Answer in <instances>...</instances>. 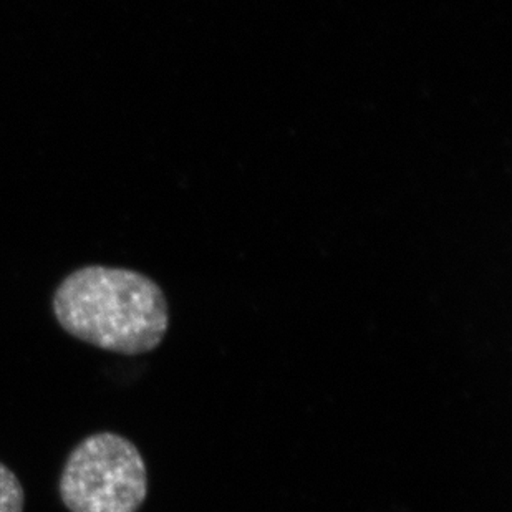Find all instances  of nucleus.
<instances>
[{
  "instance_id": "f257e3e1",
  "label": "nucleus",
  "mask_w": 512,
  "mask_h": 512,
  "mask_svg": "<svg viewBox=\"0 0 512 512\" xmlns=\"http://www.w3.org/2000/svg\"><path fill=\"white\" fill-rule=\"evenodd\" d=\"M52 307L67 334L120 355L155 350L170 329V307L160 285L123 267L72 272L55 290Z\"/></svg>"
},
{
  "instance_id": "f03ea898",
  "label": "nucleus",
  "mask_w": 512,
  "mask_h": 512,
  "mask_svg": "<svg viewBox=\"0 0 512 512\" xmlns=\"http://www.w3.org/2000/svg\"><path fill=\"white\" fill-rule=\"evenodd\" d=\"M148 496V469L135 443L95 433L68 455L60 498L70 512H138Z\"/></svg>"
},
{
  "instance_id": "7ed1b4c3",
  "label": "nucleus",
  "mask_w": 512,
  "mask_h": 512,
  "mask_svg": "<svg viewBox=\"0 0 512 512\" xmlns=\"http://www.w3.org/2000/svg\"><path fill=\"white\" fill-rule=\"evenodd\" d=\"M24 488L19 478L0 463V512H24Z\"/></svg>"
}]
</instances>
